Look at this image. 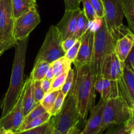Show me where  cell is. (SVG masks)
Returning a JSON list of instances; mask_svg holds the SVG:
<instances>
[{"label": "cell", "instance_id": "obj_35", "mask_svg": "<svg viewBox=\"0 0 134 134\" xmlns=\"http://www.w3.org/2000/svg\"><path fill=\"white\" fill-rule=\"evenodd\" d=\"M77 40V39H75L73 37L67 38V39L63 40L62 43V46L63 50H64V52H66L71 47H73L75 43H76Z\"/></svg>", "mask_w": 134, "mask_h": 134}, {"label": "cell", "instance_id": "obj_42", "mask_svg": "<svg viewBox=\"0 0 134 134\" xmlns=\"http://www.w3.org/2000/svg\"><path fill=\"white\" fill-rule=\"evenodd\" d=\"M7 131L5 130L3 128H0V134H7Z\"/></svg>", "mask_w": 134, "mask_h": 134}, {"label": "cell", "instance_id": "obj_29", "mask_svg": "<svg viewBox=\"0 0 134 134\" xmlns=\"http://www.w3.org/2000/svg\"><path fill=\"white\" fill-rule=\"evenodd\" d=\"M65 97L66 96L63 94V92L61 91V90H59L58 95L57 98H56V100H55L54 102V103L52 109H51V111H50L49 112V113L51 114V116H56V115H57V114H58L59 112L61 111L62 108L63 107V105H64Z\"/></svg>", "mask_w": 134, "mask_h": 134}, {"label": "cell", "instance_id": "obj_17", "mask_svg": "<svg viewBox=\"0 0 134 134\" xmlns=\"http://www.w3.org/2000/svg\"><path fill=\"white\" fill-rule=\"evenodd\" d=\"M13 15L15 19L36 7V0H11Z\"/></svg>", "mask_w": 134, "mask_h": 134}, {"label": "cell", "instance_id": "obj_16", "mask_svg": "<svg viewBox=\"0 0 134 134\" xmlns=\"http://www.w3.org/2000/svg\"><path fill=\"white\" fill-rule=\"evenodd\" d=\"M32 82L33 81L31 77H29L24 82L25 90L23 100H22L24 117L27 115L37 105L35 103V100H34V94H33Z\"/></svg>", "mask_w": 134, "mask_h": 134}, {"label": "cell", "instance_id": "obj_36", "mask_svg": "<svg viewBox=\"0 0 134 134\" xmlns=\"http://www.w3.org/2000/svg\"><path fill=\"white\" fill-rule=\"evenodd\" d=\"M103 80H104V78H103L102 75H99L96 77L94 87H95L96 91L98 92V93H99L100 95L102 94V90H103Z\"/></svg>", "mask_w": 134, "mask_h": 134}, {"label": "cell", "instance_id": "obj_10", "mask_svg": "<svg viewBox=\"0 0 134 134\" xmlns=\"http://www.w3.org/2000/svg\"><path fill=\"white\" fill-rule=\"evenodd\" d=\"M25 86L24 85L22 92L12 109L3 117L0 118V128L6 131H10L15 133L22 125L24 119L23 100Z\"/></svg>", "mask_w": 134, "mask_h": 134}, {"label": "cell", "instance_id": "obj_21", "mask_svg": "<svg viewBox=\"0 0 134 134\" xmlns=\"http://www.w3.org/2000/svg\"><path fill=\"white\" fill-rule=\"evenodd\" d=\"M53 119L52 116L49 120L41 125L35 128L27 130L18 132L14 133V134H52L53 130Z\"/></svg>", "mask_w": 134, "mask_h": 134}, {"label": "cell", "instance_id": "obj_6", "mask_svg": "<svg viewBox=\"0 0 134 134\" xmlns=\"http://www.w3.org/2000/svg\"><path fill=\"white\" fill-rule=\"evenodd\" d=\"M131 107L121 96L111 98L105 102L103 112V127L105 130L111 126L121 125L130 116Z\"/></svg>", "mask_w": 134, "mask_h": 134}, {"label": "cell", "instance_id": "obj_3", "mask_svg": "<svg viewBox=\"0 0 134 134\" xmlns=\"http://www.w3.org/2000/svg\"><path fill=\"white\" fill-rule=\"evenodd\" d=\"M115 40L110 34L104 18H101L99 26L94 30L93 52L90 65L96 77L101 75L102 64L107 55L114 52Z\"/></svg>", "mask_w": 134, "mask_h": 134}, {"label": "cell", "instance_id": "obj_23", "mask_svg": "<svg viewBox=\"0 0 134 134\" xmlns=\"http://www.w3.org/2000/svg\"><path fill=\"white\" fill-rule=\"evenodd\" d=\"M51 117H52V116H51V114H50L49 113H44L39 115L37 117L35 118L34 119L31 120V121L29 122L28 123H27V124H25V125L21 126L18 128V131H17L16 132H22V131L27 130L31 129V128L39 126L41 125V124L48 122V120L51 119Z\"/></svg>", "mask_w": 134, "mask_h": 134}, {"label": "cell", "instance_id": "obj_8", "mask_svg": "<svg viewBox=\"0 0 134 134\" xmlns=\"http://www.w3.org/2000/svg\"><path fill=\"white\" fill-rule=\"evenodd\" d=\"M14 18L11 0H0V41L14 46Z\"/></svg>", "mask_w": 134, "mask_h": 134}, {"label": "cell", "instance_id": "obj_38", "mask_svg": "<svg viewBox=\"0 0 134 134\" xmlns=\"http://www.w3.org/2000/svg\"><path fill=\"white\" fill-rule=\"evenodd\" d=\"M133 64H134V43L130 52L129 53L128 57H127V58L126 59L124 62V65L128 67V68H130V65Z\"/></svg>", "mask_w": 134, "mask_h": 134}, {"label": "cell", "instance_id": "obj_12", "mask_svg": "<svg viewBox=\"0 0 134 134\" xmlns=\"http://www.w3.org/2000/svg\"><path fill=\"white\" fill-rule=\"evenodd\" d=\"M105 102L101 98L97 105L90 109V115L82 130V134H102L105 129L103 127V112Z\"/></svg>", "mask_w": 134, "mask_h": 134}, {"label": "cell", "instance_id": "obj_18", "mask_svg": "<svg viewBox=\"0 0 134 134\" xmlns=\"http://www.w3.org/2000/svg\"><path fill=\"white\" fill-rule=\"evenodd\" d=\"M51 66V64L47 62L39 60L35 61L34 68L32 69L30 77L34 81H42L45 78L47 72Z\"/></svg>", "mask_w": 134, "mask_h": 134}, {"label": "cell", "instance_id": "obj_9", "mask_svg": "<svg viewBox=\"0 0 134 134\" xmlns=\"http://www.w3.org/2000/svg\"><path fill=\"white\" fill-rule=\"evenodd\" d=\"M41 18L36 7L22 14L14 21L13 36L16 42L28 37L30 33L40 23Z\"/></svg>", "mask_w": 134, "mask_h": 134}, {"label": "cell", "instance_id": "obj_25", "mask_svg": "<svg viewBox=\"0 0 134 134\" xmlns=\"http://www.w3.org/2000/svg\"><path fill=\"white\" fill-rule=\"evenodd\" d=\"M45 112H47V111L44 109V108L43 107V105L41 103H39L27 115H26L24 117L23 122H22V124L21 126L25 125L27 123H28L29 122L31 121V120L34 119L35 118L37 117L39 115H42V114H43Z\"/></svg>", "mask_w": 134, "mask_h": 134}, {"label": "cell", "instance_id": "obj_31", "mask_svg": "<svg viewBox=\"0 0 134 134\" xmlns=\"http://www.w3.org/2000/svg\"><path fill=\"white\" fill-rule=\"evenodd\" d=\"M80 44H81V39H77L76 43H75L74 45L71 47L65 54V57L68 59V60L71 63H73L75 60L77 58V54H78L79 51Z\"/></svg>", "mask_w": 134, "mask_h": 134}, {"label": "cell", "instance_id": "obj_1", "mask_svg": "<svg viewBox=\"0 0 134 134\" xmlns=\"http://www.w3.org/2000/svg\"><path fill=\"white\" fill-rule=\"evenodd\" d=\"M28 40L29 37L23 40L17 41L14 46L15 52L11 76L8 90L1 103L2 109L1 117H3L12 109L22 92L24 85V75Z\"/></svg>", "mask_w": 134, "mask_h": 134}, {"label": "cell", "instance_id": "obj_4", "mask_svg": "<svg viewBox=\"0 0 134 134\" xmlns=\"http://www.w3.org/2000/svg\"><path fill=\"white\" fill-rule=\"evenodd\" d=\"M52 119L54 128L62 134H69L72 129L77 126L81 119L73 89L65 97L61 111Z\"/></svg>", "mask_w": 134, "mask_h": 134}, {"label": "cell", "instance_id": "obj_48", "mask_svg": "<svg viewBox=\"0 0 134 134\" xmlns=\"http://www.w3.org/2000/svg\"><path fill=\"white\" fill-rule=\"evenodd\" d=\"M1 56V55H0V56Z\"/></svg>", "mask_w": 134, "mask_h": 134}, {"label": "cell", "instance_id": "obj_5", "mask_svg": "<svg viewBox=\"0 0 134 134\" xmlns=\"http://www.w3.org/2000/svg\"><path fill=\"white\" fill-rule=\"evenodd\" d=\"M104 9V18L110 34L115 41L130 32L123 25L124 17L120 0H102Z\"/></svg>", "mask_w": 134, "mask_h": 134}, {"label": "cell", "instance_id": "obj_43", "mask_svg": "<svg viewBox=\"0 0 134 134\" xmlns=\"http://www.w3.org/2000/svg\"><path fill=\"white\" fill-rule=\"evenodd\" d=\"M52 134H62V133H60V132H59V131H58L57 130L55 129V128H53V130H52Z\"/></svg>", "mask_w": 134, "mask_h": 134}, {"label": "cell", "instance_id": "obj_20", "mask_svg": "<svg viewBox=\"0 0 134 134\" xmlns=\"http://www.w3.org/2000/svg\"><path fill=\"white\" fill-rule=\"evenodd\" d=\"M71 64L65 56L57 59L51 64V68L53 71L54 77L64 73H68L71 68Z\"/></svg>", "mask_w": 134, "mask_h": 134}, {"label": "cell", "instance_id": "obj_37", "mask_svg": "<svg viewBox=\"0 0 134 134\" xmlns=\"http://www.w3.org/2000/svg\"><path fill=\"white\" fill-rule=\"evenodd\" d=\"M125 126L128 129V132L131 130L134 129V107H131L130 116L128 121L125 123Z\"/></svg>", "mask_w": 134, "mask_h": 134}, {"label": "cell", "instance_id": "obj_47", "mask_svg": "<svg viewBox=\"0 0 134 134\" xmlns=\"http://www.w3.org/2000/svg\"><path fill=\"white\" fill-rule=\"evenodd\" d=\"M1 101H0V105H1Z\"/></svg>", "mask_w": 134, "mask_h": 134}, {"label": "cell", "instance_id": "obj_19", "mask_svg": "<svg viewBox=\"0 0 134 134\" xmlns=\"http://www.w3.org/2000/svg\"><path fill=\"white\" fill-rule=\"evenodd\" d=\"M130 31L134 35V0H120Z\"/></svg>", "mask_w": 134, "mask_h": 134}, {"label": "cell", "instance_id": "obj_22", "mask_svg": "<svg viewBox=\"0 0 134 134\" xmlns=\"http://www.w3.org/2000/svg\"><path fill=\"white\" fill-rule=\"evenodd\" d=\"M89 26H90V22L85 16L83 10H81L78 20H77L75 31L72 37L76 39H80L85 34Z\"/></svg>", "mask_w": 134, "mask_h": 134}, {"label": "cell", "instance_id": "obj_46", "mask_svg": "<svg viewBox=\"0 0 134 134\" xmlns=\"http://www.w3.org/2000/svg\"><path fill=\"white\" fill-rule=\"evenodd\" d=\"M7 134H14L13 132H10V131H7Z\"/></svg>", "mask_w": 134, "mask_h": 134}, {"label": "cell", "instance_id": "obj_40", "mask_svg": "<svg viewBox=\"0 0 134 134\" xmlns=\"http://www.w3.org/2000/svg\"><path fill=\"white\" fill-rule=\"evenodd\" d=\"M12 47H14V45L9 44V43H5L0 41V55H2L5 51L12 48Z\"/></svg>", "mask_w": 134, "mask_h": 134}, {"label": "cell", "instance_id": "obj_44", "mask_svg": "<svg viewBox=\"0 0 134 134\" xmlns=\"http://www.w3.org/2000/svg\"><path fill=\"white\" fill-rule=\"evenodd\" d=\"M129 68H130V69H131V70H132V71H133L134 73V64H132V65H130V67Z\"/></svg>", "mask_w": 134, "mask_h": 134}, {"label": "cell", "instance_id": "obj_2", "mask_svg": "<svg viewBox=\"0 0 134 134\" xmlns=\"http://www.w3.org/2000/svg\"><path fill=\"white\" fill-rule=\"evenodd\" d=\"M72 89L77 102V109L81 120H86L88 113L95 105L96 76L90 64L75 66Z\"/></svg>", "mask_w": 134, "mask_h": 134}, {"label": "cell", "instance_id": "obj_33", "mask_svg": "<svg viewBox=\"0 0 134 134\" xmlns=\"http://www.w3.org/2000/svg\"><path fill=\"white\" fill-rule=\"evenodd\" d=\"M108 128L109 129L105 134H127L128 132V129L124 124L121 125L111 126Z\"/></svg>", "mask_w": 134, "mask_h": 134}, {"label": "cell", "instance_id": "obj_28", "mask_svg": "<svg viewBox=\"0 0 134 134\" xmlns=\"http://www.w3.org/2000/svg\"><path fill=\"white\" fill-rule=\"evenodd\" d=\"M75 79V71L72 68H71L68 72L66 78H65V82H64V85L61 88V91L62 92L63 94L66 96L69 92H70L71 89L72 88Z\"/></svg>", "mask_w": 134, "mask_h": 134}, {"label": "cell", "instance_id": "obj_14", "mask_svg": "<svg viewBox=\"0 0 134 134\" xmlns=\"http://www.w3.org/2000/svg\"><path fill=\"white\" fill-rule=\"evenodd\" d=\"M81 10L80 8L76 10H65L62 19L56 24L63 40L73 36Z\"/></svg>", "mask_w": 134, "mask_h": 134}, {"label": "cell", "instance_id": "obj_39", "mask_svg": "<svg viewBox=\"0 0 134 134\" xmlns=\"http://www.w3.org/2000/svg\"><path fill=\"white\" fill-rule=\"evenodd\" d=\"M51 82H52L51 80L47 79L46 78H44V79L41 81V87L43 88V91L44 92V93L49 92L51 87Z\"/></svg>", "mask_w": 134, "mask_h": 134}, {"label": "cell", "instance_id": "obj_27", "mask_svg": "<svg viewBox=\"0 0 134 134\" xmlns=\"http://www.w3.org/2000/svg\"><path fill=\"white\" fill-rule=\"evenodd\" d=\"M80 1L83 4L84 9L82 10H83L85 16H86L89 22L92 23L96 20L98 17L96 13L95 10L91 5V4L89 3V1L88 0H80Z\"/></svg>", "mask_w": 134, "mask_h": 134}, {"label": "cell", "instance_id": "obj_26", "mask_svg": "<svg viewBox=\"0 0 134 134\" xmlns=\"http://www.w3.org/2000/svg\"><path fill=\"white\" fill-rule=\"evenodd\" d=\"M33 94L36 104L41 103L44 96V92L41 87V81H34L32 82Z\"/></svg>", "mask_w": 134, "mask_h": 134}, {"label": "cell", "instance_id": "obj_34", "mask_svg": "<svg viewBox=\"0 0 134 134\" xmlns=\"http://www.w3.org/2000/svg\"><path fill=\"white\" fill-rule=\"evenodd\" d=\"M65 10H76L80 8V0H64Z\"/></svg>", "mask_w": 134, "mask_h": 134}, {"label": "cell", "instance_id": "obj_13", "mask_svg": "<svg viewBox=\"0 0 134 134\" xmlns=\"http://www.w3.org/2000/svg\"><path fill=\"white\" fill-rule=\"evenodd\" d=\"M124 63L120 62L115 52L107 55L102 64L101 75L104 79L117 81L122 75Z\"/></svg>", "mask_w": 134, "mask_h": 134}, {"label": "cell", "instance_id": "obj_45", "mask_svg": "<svg viewBox=\"0 0 134 134\" xmlns=\"http://www.w3.org/2000/svg\"><path fill=\"white\" fill-rule=\"evenodd\" d=\"M128 134H134V129L131 130L128 132Z\"/></svg>", "mask_w": 134, "mask_h": 134}, {"label": "cell", "instance_id": "obj_15", "mask_svg": "<svg viewBox=\"0 0 134 134\" xmlns=\"http://www.w3.org/2000/svg\"><path fill=\"white\" fill-rule=\"evenodd\" d=\"M134 43V35L131 32L118 39L115 43L114 52L120 62L124 63L132 50Z\"/></svg>", "mask_w": 134, "mask_h": 134}, {"label": "cell", "instance_id": "obj_32", "mask_svg": "<svg viewBox=\"0 0 134 134\" xmlns=\"http://www.w3.org/2000/svg\"><path fill=\"white\" fill-rule=\"evenodd\" d=\"M95 10L98 18H102L104 16V9L102 0H88Z\"/></svg>", "mask_w": 134, "mask_h": 134}, {"label": "cell", "instance_id": "obj_24", "mask_svg": "<svg viewBox=\"0 0 134 134\" xmlns=\"http://www.w3.org/2000/svg\"><path fill=\"white\" fill-rule=\"evenodd\" d=\"M58 92L59 90H56V91L48 92L44 94V98L42 99L40 103L43 105V107L47 112L49 113L52 109L55 100L58 95Z\"/></svg>", "mask_w": 134, "mask_h": 134}, {"label": "cell", "instance_id": "obj_41", "mask_svg": "<svg viewBox=\"0 0 134 134\" xmlns=\"http://www.w3.org/2000/svg\"><path fill=\"white\" fill-rule=\"evenodd\" d=\"M45 78L47 79H49L52 81L54 78V75L53 71H52V68L50 66L49 69H48V71L47 72V74H46Z\"/></svg>", "mask_w": 134, "mask_h": 134}, {"label": "cell", "instance_id": "obj_30", "mask_svg": "<svg viewBox=\"0 0 134 134\" xmlns=\"http://www.w3.org/2000/svg\"><path fill=\"white\" fill-rule=\"evenodd\" d=\"M67 74H68V73H64L60 75L54 77V78L52 80L51 87L49 92L61 90L62 87V86L64 84V82H65Z\"/></svg>", "mask_w": 134, "mask_h": 134}, {"label": "cell", "instance_id": "obj_11", "mask_svg": "<svg viewBox=\"0 0 134 134\" xmlns=\"http://www.w3.org/2000/svg\"><path fill=\"white\" fill-rule=\"evenodd\" d=\"M81 44L77 58L73 62L75 66L90 64L93 52L94 41V30L89 26L86 31L80 38Z\"/></svg>", "mask_w": 134, "mask_h": 134}, {"label": "cell", "instance_id": "obj_7", "mask_svg": "<svg viewBox=\"0 0 134 134\" xmlns=\"http://www.w3.org/2000/svg\"><path fill=\"white\" fill-rule=\"evenodd\" d=\"M62 38L54 25L50 26L45 39L39 49L35 61H45L51 64L57 59L65 56L62 43Z\"/></svg>", "mask_w": 134, "mask_h": 134}]
</instances>
